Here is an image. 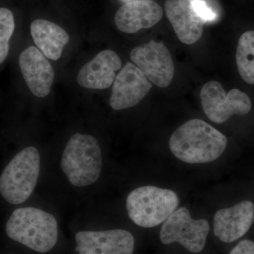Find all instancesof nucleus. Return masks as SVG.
Masks as SVG:
<instances>
[{"label":"nucleus","mask_w":254,"mask_h":254,"mask_svg":"<svg viewBox=\"0 0 254 254\" xmlns=\"http://www.w3.org/2000/svg\"><path fill=\"white\" fill-rule=\"evenodd\" d=\"M227 144L223 133L199 119L183 124L173 132L169 141L172 153L188 164L215 161L223 154Z\"/></svg>","instance_id":"1"},{"label":"nucleus","mask_w":254,"mask_h":254,"mask_svg":"<svg viewBox=\"0 0 254 254\" xmlns=\"http://www.w3.org/2000/svg\"><path fill=\"white\" fill-rule=\"evenodd\" d=\"M60 167L73 186L95 183L103 168L101 150L96 138L79 133L73 135L64 150Z\"/></svg>","instance_id":"3"},{"label":"nucleus","mask_w":254,"mask_h":254,"mask_svg":"<svg viewBox=\"0 0 254 254\" xmlns=\"http://www.w3.org/2000/svg\"><path fill=\"white\" fill-rule=\"evenodd\" d=\"M121 1H123V2L127 3L129 2V1H138V0H121Z\"/></svg>","instance_id":"21"},{"label":"nucleus","mask_w":254,"mask_h":254,"mask_svg":"<svg viewBox=\"0 0 254 254\" xmlns=\"http://www.w3.org/2000/svg\"><path fill=\"white\" fill-rule=\"evenodd\" d=\"M191 0H166L167 17L182 43L191 45L199 41L205 23L193 11Z\"/></svg>","instance_id":"15"},{"label":"nucleus","mask_w":254,"mask_h":254,"mask_svg":"<svg viewBox=\"0 0 254 254\" xmlns=\"http://www.w3.org/2000/svg\"><path fill=\"white\" fill-rule=\"evenodd\" d=\"M254 222V204L250 200H244L215 213L214 235L224 243H232L245 236Z\"/></svg>","instance_id":"11"},{"label":"nucleus","mask_w":254,"mask_h":254,"mask_svg":"<svg viewBox=\"0 0 254 254\" xmlns=\"http://www.w3.org/2000/svg\"><path fill=\"white\" fill-rule=\"evenodd\" d=\"M31 33L37 48L47 58L54 61L61 58L70 39L61 26L44 19H37L31 23Z\"/></svg>","instance_id":"16"},{"label":"nucleus","mask_w":254,"mask_h":254,"mask_svg":"<svg viewBox=\"0 0 254 254\" xmlns=\"http://www.w3.org/2000/svg\"><path fill=\"white\" fill-rule=\"evenodd\" d=\"M41 170L39 152L23 148L6 165L0 177V193L8 203L21 204L31 196Z\"/></svg>","instance_id":"5"},{"label":"nucleus","mask_w":254,"mask_h":254,"mask_svg":"<svg viewBox=\"0 0 254 254\" xmlns=\"http://www.w3.org/2000/svg\"><path fill=\"white\" fill-rule=\"evenodd\" d=\"M75 239L79 254H133L134 251L133 235L121 229L79 232Z\"/></svg>","instance_id":"10"},{"label":"nucleus","mask_w":254,"mask_h":254,"mask_svg":"<svg viewBox=\"0 0 254 254\" xmlns=\"http://www.w3.org/2000/svg\"><path fill=\"white\" fill-rule=\"evenodd\" d=\"M209 232L206 220H194L188 209L181 207L163 222L160 240L163 245L178 243L190 253L198 254L204 249Z\"/></svg>","instance_id":"6"},{"label":"nucleus","mask_w":254,"mask_h":254,"mask_svg":"<svg viewBox=\"0 0 254 254\" xmlns=\"http://www.w3.org/2000/svg\"><path fill=\"white\" fill-rule=\"evenodd\" d=\"M122 67V60L110 50L100 52L80 70L76 80L80 86L88 89L109 88L116 78V71Z\"/></svg>","instance_id":"13"},{"label":"nucleus","mask_w":254,"mask_h":254,"mask_svg":"<svg viewBox=\"0 0 254 254\" xmlns=\"http://www.w3.org/2000/svg\"><path fill=\"white\" fill-rule=\"evenodd\" d=\"M161 6L152 0H138L125 3L117 11L115 22L120 31L136 33L156 25L163 17Z\"/></svg>","instance_id":"14"},{"label":"nucleus","mask_w":254,"mask_h":254,"mask_svg":"<svg viewBox=\"0 0 254 254\" xmlns=\"http://www.w3.org/2000/svg\"><path fill=\"white\" fill-rule=\"evenodd\" d=\"M15 28L14 15L6 8L0 9V63L2 64L9 53V41Z\"/></svg>","instance_id":"18"},{"label":"nucleus","mask_w":254,"mask_h":254,"mask_svg":"<svg viewBox=\"0 0 254 254\" xmlns=\"http://www.w3.org/2000/svg\"><path fill=\"white\" fill-rule=\"evenodd\" d=\"M18 64L31 93L38 98L49 95L54 81L55 71L41 50L37 47H28L20 54Z\"/></svg>","instance_id":"12"},{"label":"nucleus","mask_w":254,"mask_h":254,"mask_svg":"<svg viewBox=\"0 0 254 254\" xmlns=\"http://www.w3.org/2000/svg\"><path fill=\"white\" fill-rule=\"evenodd\" d=\"M180 200L174 190L155 186L138 187L126 199L128 217L138 226L151 228L163 223L177 210Z\"/></svg>","instance_id":"4"},{"label":"nucleus","mask_w":254,"mask_h":254,"mask_svg":"<svg viewBox=\"0 0 254 254\" xmlns=\"http://www.w3.org/2000/svg\"><path fill=\"white\" fill-rule=\"evenodd\" d=\"M190 4L195 14L205 23L212 22L216 19V14L205 0H191Z\"/></svg>","instance_id":"19"},{"label":"nucleus","mask_w":254,"mask_h":254,"mask_svg":"<svg viewBox=\"0 0 254 254\" xmlns=\"http://www.w3.org/2000/svg\"><path fill=\"white\" fill-rule=\"evenodd\" d=\"M202 108L209 120L222 124L233 115H247L252 110V101L248 95L234 88L225 93L218 81L205 83L200 91Z\"/></svg>","instance_id":"7"},{"label":"nucleus","mask_w":254,"mask_h":254,"mask_svg":"<svg viewBox=\"0 0 254 254\" xmlns=\"http://www.w3.org/2000/svg\"><path fill=\"white\" fill-rule=\"evenodd\" d=\"M6 233L11 240L35 252L46 253L58 242V222L53 215L41 209L18 208L6 222Z\"/></svg>","instance_id":"2"},{"label":"nucleus","mask_w":254,"mask_h":254,"mask_svg":"<svg viewBox=\"0 0 254 254\" xmlns=\"http://www.w3.org/2000/svg\"><path fill=\"white\" fill-rule=\"evenodd\" d=\"M130 58L152 83L160 88L171 84L175 75L173 58L166 46L151 40L131 50Z\"/></svg>","instance_id":"8"},{"label":"nucleus","mask_w":254,"mask_h":254,"mask_svg":"<svg viewBox=\"0 0 254 254\" xmlns=\"http://www.w3.org/2000/svg\"><path fill=\"white\" fill-rule=\"evenodd\" d=\"M151 82L136 65L127 63L114 82L110 105L113 109L133 108L149 93Z\"/></svg>","instance_id":"9"},{"label":"nucleus","mask_w":254,"mask_h":254,"mask_svg":"<svg viewBox=\"0 0 254 254\" xmlns=\"http://www.w3.org/2000/svg\"><path fill=\"white\" fill-rule=\"evenodd\" d=\"M229 254H254V242L250 240L241 241Z\"/></svg>","instance_id":"20"},{"label":"nucleus","mask_w":254,"mask_h":254,"mask_svg":"<svg viewBox=\"0 0 254 254\" xmlns=\"http://www.w3.org/2000/svg\"><path fill=\"white\" fill-rule=\"evenodd\" d=\"M236 63L242 79L254 85V31L245 32L241 36L237 48Z\"/></svg>","instance_id":"17"}]
</instances>
